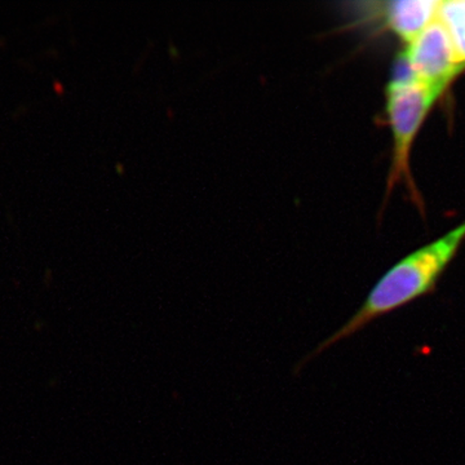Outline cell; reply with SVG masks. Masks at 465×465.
Returning a JSON list of instances; mask_svg holds the SVG:
<instances>
[{
  "label": "cell",
  "mask_w": 465,
  "mask_h": 465,
  "mask_svg": "<svg viewBox=\"0 0 465 465\" xmlns=\"http://www.w3.org/2000/svg\"><path fill=\"white\" fill-rule=\"evenodd\" d=\"M465 241V222L458 225L437 241L425 244L420 249L400 260L387 272L374 289L341 329L321 341L307 356L293 366L292 375L299 376L302 370L317 357L363 329L379 318L406 307L410 302L433 292L437 282L455 259Z\"/></svg>",
  "instance_id": "1"
},
{
  "label": "cell",
  "mask_w": 465,
  "mask_h": 465,
  "mask_svg": "<svg viewBox=\"0 0 465 465\" xmlns=\"http://www.w3.org/2000/svg\"><path fill=\"white\" fill-rule=\"evenodd\" d=\"M448 87L446 84H428L403 75L397 76L388 84L385 97L393 137V153L385 198H390L397 183L403 182L414 203L423 207L410 170V155L425 118Z\"/></svg>",
  "instance_id": "2"
},
{
  "label": "cell",
  "mask_w": 465,
  "mask_h": 465,
  "mask_svg": "<svg viewBox=\"0 0 465 465\" xmlns=\"http://www.w3.org/2000/svg\"><path fill=\"white\" fill-rule=\"evenodd\" d=\"M401 65L409 78L428 84L450 85L465 70L448 27L439 17L423 32L407 43L401 54Z\"/></svg>",
  "instance_id": "3"
},
{
  "label": "cell",
  "mask_w": 465,
  "mask_h": 465,
  "mask_svg": "<svg viewBox=\"0 0 465 465\" xmlns=\"http://www.w3.org/2000/svg\"><path fill=\"white\" fill-rule=\"evenodd\" d=\"M440 5V2L430 0L360 3L354 14L357 24H381L407 45L439 17Z\"/></svg>",
  "instance_id": "4"
},
{
  "label": "cell",
  "mask_w": 465,
  "mask_h": 465,
  "mask_svg": "<svg viewBox=\"0 0 465 465\" xmlns=\"http://www.w3.org/2000/svg\"><path fill=\"white\" fill-rule=\"evenodd\" d=\"M439 18L448 27L459 54L465 63V2H440Z\"/></svg>",
  "instance_id": "5"
}]
</instances>
